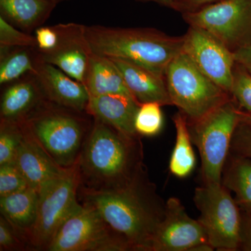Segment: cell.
Instances as JSON below:
<instances>
[{
  "mask_svg": "<svg viewBox=\"0 0 251 251\" xmlns=\"http://www.w3.org/2000/svg\"><path fill=\"white\" fill-rule=\"evenodd\" d=\"M77 199L99 211L133 251H151V243L166 216V201L157 191L143 164L128 182L110 191L80 187Z\"/></svg>",
  "mask_w": 251,
  "mask_h": 251,
  "instance_id": "obj_1",
  "label": "cell"
},
{
  "mask_svg": "<svg viewBox=\"0 0 251 251\" xmlns=\"http://www.w3.org/2000/svg\"><path fill=\"white\" fill-rule=\"evenodd\" d=\"M36 40V50L39 52L51 50L57 45L58 34L55 26H41L34 31Z\"/></svg>",
  "mask_w": 251,
  "mask_h": 251,
  "instance_id": "obj_32",
  "label": "cell"
},
{
  "mask_svg": "<svg viewBox=\"0 0 251 251\" xmlns=\"http://www.w3.org/2000/svg\"><path fill=\"white\" fill-rule=\"evenodd\" d=\"M161 106L155 102L140 104L135 119V128L138 135L153 137L161 131L163 126Z\"/></svg>",
  "mask_w": 251,
  "mask_h": 251,
  "instance_id": "obj_25",
  "label": "cell"
},
{
  "mask_svg": "<svg viewBox=\"0 0 251 251\" xmlns=\"http://www.w3.org/2000/svg\"><path fill=\"white\" fill-rule=\"evenodd\" d=\"M231 154L251 158V126L240 122L234 131Z\"/></svg>",
  "mask_w": 251,
  "mask_h": 251,
  "instance_id": "obj_31",
  "label": "cell"
},
{
  "mask_svg": "<svg viewBox=\"0 0 251 251\" xmlns=\"http://www.w3.org/2000/svg\"><path fill=\"white\" fill-rule=\"evenodd\" d=\"M0 46L36 48L35 36L10 24L0 16Z\"/></svg>",
  "mask_w": 251,
  "mask_h": 251,
  "instance_id": "obj_28",
  "label": "cell"
},
{
  "mask_svg": "<svg viewBox=\"0 0 251 251\" xmlns=\"http://www.w3.org/2000/svg\"><path fill=\"white\" fill-rule=\"evenodd\" d=\"M110 59L116 64L126 87L138 103L155 102L162 106L173 105L165 77L128 61Z\"/></svg>",
  "mask_w": 251,
  "mask_h": 251,
  "instance_id": "obj_18",
  "label": "cell"
},
{
  "mask_svg": "<svg viewBox=\"0 0 251 251\" xmlns=\"http://www.w3.org/2000/svg\"><path fill=\"white\" fill-rule=\"evenodd\" d=\"M135 1L138 2H154L172 9L174 0H135Z\"/></svg>",
  "mask_w": 251,
  "mask_h": 251,
  "instance_id": "obj_36",
  "label": "cell"
},
{
  "mask_svg": "<svg viewBox=\"0 0 251 251\" xmlns=\"http://www.w3.org/2000/svg\"><path fill=\"white\" fill-rule=\"evenodd\" d=\"M32 74L47 100L75 111L86 112L90 94L84 84L43 61L38 52Z\"/></svg>",
  "mask_w": 251,
  "mask_h": 251,
  "instance_id": "obj_14",
  "label": "cell"
},
{
  "mask_svg": "<svg viewBox=\"0 0 251 251\" xmlns=\"http://www.w3.org/2000/svg\"><path fill=\"white\" fill-rule=\"evenodd\" d=\"M241 122L251 126V112L241 110Z\"/></svg>",
  "mask_w": 251,
  "mask_h": 251,
  "instance_id": "obj_37",
  "label": "cell"
},
{
  "mask_svg": "<svg viewBox=\"0 0 251 251\" xmlns=\"http://www.w3.org/2000/svg\"><path fill=\"white\" fill-rule=\"evenodd\" d=\"M22 140L14 163L25 177L30 187L39 191L51 180L60 176L67 168L59 166L50 156L23 122Z\"/></svg>",
  "mask_w": 251,
  "mask_h": 251,
  "instance_id": "obj_15",
  "label": "cell"
},
{
  "mask_svg": "<svg viewBox=\"0 0 251 251\" xmlns=\"http://www.w3.org/2000/svg\"><path fill=\"white\" fill-rule=\"evenodd\" d=\"M54 26L58 34L57 45L49 52L37 51L39 57L83 83L93 53L86 38L85 25L69 23Z\"/></svg>",
  "mask_w": 251,
  "mask_h": 251,
  "instance_id": "obj_13",
  "label": "cell"
},
{
  "mask_svg": "<svg viewBox=\"0 0 251 251\" xmlns=\"http://www.w3.org/2000/svg\"><path fill=\"white\" fill-rule=\"evenodd\" d=\"M79 186L77 162L38 191L37 216L28 237L29 250L47 251L60 226L80 204L77 199Z\"/></svg>",
  "mask_w": 251,
  "mask_h": 251,
  "instance_id": "obj_7",
  "label": "cell"
},
{
  "mask_svg": "<svg viewBox=\"0 0 251 251\" xmlns=\"http://www.w3.org/2000/svg\"><path fill=\"white\" fill-rule=\"evenodd\" d=\"M29 184L14 163L0 166V197L23 191Z\"/></svg>",
  "mask_w": 251,
  "mask_h": 251,
  "instance_id": "obj_29",
  "label": "cell"
},
{
  "mask_svg": "<svg viewBox=\"0 0 251 251\" xmlns=\"http://www.w3.org/2000/svg\"><path fill=\"white\" fill-rule=\"evenodd\" d=\"M29 250L27 243L4 216H0V251Z\"/></svg>",
  "mask_w": 251,
  "mask_h": 251,
  "instance_id": "obj_30",
  "label": "cell"
},
{
  "mask_svg": "<svg viewBox=\"0 0 251 251\" xmlns=\"http://www.w3.org/2000/svg\"><path fill=\"white\" fill-rule=\"evenodd\" d=\"M36 57V48L0 46V85H8L32 74Z\"/></svg>",
  "mask_w": 251,
  "mask_h": 251,
  "instance_id": "obj_24",
  "label": "cell"
},
{
  "mask_svg": "<svg viewBox=\"0 0 251 251\" xmlns=\"http://www.w3.org/2000/svg\"><path fill=\"white\" fill-rule=\"evenodd\" d=\"M47 251H133L97 209L80 202L60 226Z\"/></svg>",
  "mask_w": 251,
  "mask_h": 251,
  "instance_id": "obj_9",
  "label": "cell"
},
{
  "mask_svg": "<svg viewBox=\"0 0 251 251\" xmlns=\"http://www.w3.org/2000/svg\"><path fill=\"white\" fill-rule=\"evenodd\" d=\"M83 84L90 97L120 94L133 98L113 61L94 52L91 55Z\"/></svg>",
  "mask_w": 251,
  "mask_h": 251,
  "instance_id": "obj_19",
  "label": "cell"
},
{
  "mask_svg": "<svg viewBox=\"0 0 251 251\" xmlns=\"http://www.w3.org/2000/svg\"><path fill=\"white\" fill-rule=\"evenodd\" d=\"M219 1L221 0H174L172 9L184 13Z\"/></svg>",
  "mask_w": 251,
  "mask_h": 251,
  "instance_id": "obj_33",
  "label": "cell"
},
{
  "mask_svg": "<svg viewBox=\"0 0 251 251\" xmlns=\"http://www.w3.org/2000/svg\"><path fill=\"white\" fill-rule=\"evenodd\" d=\"M77 163L80 187L95 191L122 187L145 164L141 136H128L93 118Z\"/></svg>",
  "mask_w": 251,
  "mask_h": 251,
  "instance_id": "obj_2",
  "label": "cell"
},
{
  "mask_svg": "<svg viewBox=\"0 0 251 251\" xmlns=\"http://www.w3.org/2000/svg\"><path fill=\"white\" fill-rule=\"evenodd\" d=\"M239 249L251 251V215L249 214L242 215Z\"/></svg>",
  "mask_w": 251,
  "mask_h": 251,
  "instance_id": "obj_34",
  "label": "cell"
},
{
  "mask_svg": "<svg viewBox=\"0 0 251 251\" xmlns=\"http://www.w3.org/2000/svg\"><path fill=\"white\" fill-rule=\"evenodd\" d=\"M38 202L39 192L30 186L23 191L0 197L1 215L21 234L28 247V237L37 216Z\"/></svg>",
  "mask_w": 251,
  "mask_h": 251,
  "instance_id": "obj_20",
  "label": "cell"
},
{
  "mask_svg": "<svg viewBox=\"0 0 251 251\" xmlns=\"http://www.w3.org/2000/svg\"><path fill=\"white\" fill-rule=\"evenodd\" d=\"M23 135L21 123L0 120V166L14 163Z\"/></svg>",
  "mask_w": 251,
  "mask_h": 251,
  "instance_id": "obj_26",
  "label": "cell"
},
{
  "mask_svg": "<svg viewBox=\"0 0 251 251\" xmlns=\"http://www.w3.org/2000/svg\"><path fill=\"white\" fill-rule=\"evenodd\" d=\"M56 6L50 0H0V16L31 34L46 22Z\"/></svg>",
  "mask_w": 251,
  "mask_h": 251,
  "instance_id": "obj_21",
  "label": "cell"
},
{
  "mask_svg": "<svg viewBox=\"0 0 251 251\" xmlns=\"http://www.w3.org/2000/svg\"><path fill=\"white\" fill-rule=\"evenodd\" d=\"M166 82L172 103L184 114L188 123L198 121L232 99L182 50L170 63Z\"/></svg>",
  "mask_w": 251,
  "mask_h": 251,
  "instance_id": "obj_5",
  "label": "cell"
},
{
  "mask_svg": "<svg viewBox=\"0 0 251 251\" xmlns=\"http://www.w3.org/2000/svg\"><path fill=\"white\" fill-rule=\"evenodd\" d=\"M241 110L232 98L198 121L188 123L191 140L201 156L203 184L221 183L234 131L241 122Z\"/></svg>",
  "mask_w": 251,
  "mask_h": 251,
  "instance_id": "obj_6",
  "label": "cell"
},
{
  "mask_svg": "<svg viewBox=\"0 0 251 251\" xmlns=\"http://www.w3.org/2000/svg\"><path fill=\"white\" fill-rule=\"evenodd\" d=\"M183 39V52L204 75L230 94L236 64L234 52L200 27L190 26Z\"/></svg>",
  "mask_w": 251,
  "mask_h": 251,
  "instance_id": "obj_11",
  "label": "cell"
},
{
  "mask_svg": "<svg viewBox=\"0 0 251 251\" xmlns=\"http://www.w3.org/2000/svg\"><path fill=\"white\" fill-rule=\"evenodd\" d=\"M94 53L124 59L166 78L167 69L182 50L183 36H171L153 28L85 25Z\"/></svg>",
  "mask_w": 251,
  "mask_h": 251,
  "instance_id": "obj_3",
  "label": "cell"
},
{
  "mask_svg": "<svg viewBox=\"0 0 251 251\" xmlns=\"http://www.w3.org/2000/svg\"><path fill=\"white\" fill-rule=\"evenodd\" d=\"M202 244L209 242L198 220L188 216L177 198H168L166 216L153 237L151 251H191Z\"/></svg>",
  "mask_w": 251,
  "mask_h": 251,
  "instance_id": "obj_12",
  "label": "cell"
},
{
  "mask_svg": "<svg viewBox=\"0 0 251 251\" xmlns=\"http://www.w3.org/2000/svg\"><path fill=\"white\" fill-rule=\"evenodd\" d=\"M46 99L32 74L5 85L1 96L0 120L22 122Z\"/></svg>",
  "mask_w": 251,
  "mask_h": 251,
  "instance_id": "obj_17",
  "label": "cell"
},
{
  "mask_svg": "<svg viewBox=\"0 0 251 251\" xmlns=\"http://www.w3.org/2000/svg\"><path fill=\"white\" fill-rule=\"evenodd\" d=\"M51 1L54 3L55 4H58L59 3L64 2V1H69V0H50Z\"/></svg>",
  "mask_w": 251,
  "mask_h": 251,
  "instance_id": "obj_38",
  "label": "cell"
},
{
  "mask_svg": "<svg viewBox=\"0 0 251 251\" xmlns=\"http://www.w3.org/2000/svg\"><path fill=\"white\" fill-rule=\"evenodd\" d=\"M221 183L230 192L241 211L251 215V158L229 153Z\"/></svg>",
  "mask_w": 251,
  "mask_h": 251,
  "instance_id": "obj_22",
  "label": "cell"
},
{
  "mask_svg": "<svg viewBox=\"0 0 251 251\" xmlns=\"http://www.w3.org/2000/svg\"><path fill=\"white\" fill-rule=\"evenodd\" d=\"M230 94L244 111L251 112V74L236 62Z\"/></svg>",
  "mask_w": 251,
  "mask_h": 251,
  "instance_id": "obj_27",
  "label": "cell"
},
{
  "mask_svg": "<svg viewBox=\"0 0 251 251\" xmlns=\"http://www.w3.org/2000/svg\"><path fill=\"white\" fill-rule=\"evenodd\" d=\"M173 121L176 130V140L170 158L169 171L176 177H187L196 166L188 120L179 111L173 117Z\"/></svg>",
  "mask_w": 251,
  "mask_h": 251,
  "instance_id": "obj_23",
  "label": "cell"
},
{
  "mask_svg": "<svg viewBox=\"0 0 251 251\" xmlns=\"http://www.w3.org/2000/svg\"><path fill=\"white\" fill-rule=\"evenodd\" d=\"M182 16L189 26L207 31L232 52L251 44V0H221Z\"/></svg>",
  "mask_w": 251,
  "mask_h": 251,
  "instance_id": "obj_10",
  "label": "cell"
},
{
  "mask_svg": "<svg viewBox=\"0 0 251 251\" xmlns=\"http://www.w3.org/2000/svg\"><path fill=\"white\" fill-rule=\"evenodd\" d=\"M236 62L243 66L251 74V44L234 52Z\"/></svg>",
  "mask_w": 251,
  "mask_h": 251,
  "instance_id": "obj_35",
  "label": "cell"
},
{
  "mask_svg": "<svg viewBox=\"0 0 251 251\" xmlns=\"http://www.w3.org/2000/svg\"><path fill=\"white\" fill-rule=\"evenodd\" d=\"M22 122L59 166L69 168L78 161L93 118L46 99Z\"/></svg>",
  "mask_w": 251,
  "mask_h": 251,
  "instance_id": "obj_4",
  "label": "cell"
},
{
  "mask_svg": "<svg viewBox=\"0 0 251 251\" xmlns=\"http://www.w3.org/2000/svg\"><path fill=\"white\" fill-rule=\"evenodd\" d=\"M230 191L222 183L203 184L195 189L193 202L200 211V224L214 250L240 248L242 214Z\"/></svg>",
  "mask_w": 251,
  "mask_h": 251,
  "instance_id": "obj_8",
  "label": "cell"
},
{
  "mask_svg": "<svg viewBox=\"0 0 251 251\" xmlns=\"http://www.w3.org/2000/svg\"><path fill=\"white\" fill-rule=\"evenodd\" d=\"M140 105L133 97L120 94L90 97L86 113L123 134L140 136L135 128V116Z\"/></svg>",
  "mask_w": 251,
  "mask_h": 251,
  "instance_id": "obj_16",
  "label": "cell"
}]
</instances>
